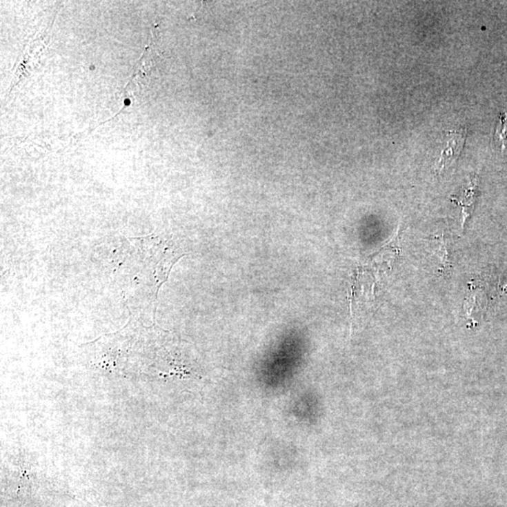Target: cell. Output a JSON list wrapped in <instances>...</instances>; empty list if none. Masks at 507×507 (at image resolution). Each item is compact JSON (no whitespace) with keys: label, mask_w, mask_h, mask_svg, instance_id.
Segmentation results:
<instances>
[{"label":"cell","mask_w":507,"mask_h":507,"mask_svg":"<svg viewBox=\"0 0 507 507\" xmlns=\"http://www.w3.org/2000/svg\"><path fill=\"white\" fill-rule=\"evenodd\" d=\"M448 135L449 139L446 148L441 152V157L435 166L437 172L443 170L446 166L456 162L460 152L464 150L465 141H466L467 130L460 129L448 132Z\"/></svg>","instance_id":"cell-1"},{"label":"cell","mask_w":507,"mask_h":507,"mask_svg":"<svg viewBox=\"0 0 507 507\" xmlns=\"http://www.w3.org/2000/svg\"><path fill=\"white\" fill-rule=\"evenodd\" d=\"M433 246L434 253H436L439 259H441V266H443L444 270H449L451 268V264L449 261L448 250H447V246L444 237H436V239H434Z\"/></svg>","instance_id":"cell-2"}]
</instances>
